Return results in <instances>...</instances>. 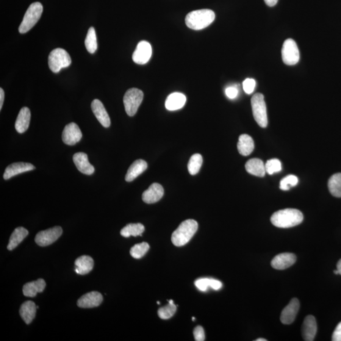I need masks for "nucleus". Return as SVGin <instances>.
<instances>
[{
    "label": "nucleus",
    "instance_id": "f257e3e1",
    "mask_svg": "<svg viewBox=\"0 0 341 341\" xmlns=\"http://www.w3.org/2000/svg\"><path fill=\"white\" fill-rule=\"evenodd\" d=\"M303 221V213L295 209L280 210L274 213L271 218L272 224L279 228L295 227L300 224Z\"/></svg>",
    "mask_w": 341,
    "mask_h": 341
},
{
    "label": "nucleus",
    "instance_id": "f03ea898",
    "mask_svg": "<svg viewBox=\"0 0 341 341\" xmlns=\"http://www.w3.org/2000/svg\"><path fill=\"white\" fill-rule=\"evenodd\" d=\"M215 13L209 9L192 11L186 16L185 23L188 28L199 30L206 28L215 20Z\"/></svg>",
    "mask_w": 341,
    "mask_h": 341
},
{
    "label": "nucleus",
    "instance_id": "7ed1b4c3",
    "mask_svg": "<svg viewBox=\"0 0 341 341\" xmlns=\"http://www.w3.org/2000/svg\"><path fill=\"white\" fill-rule=\"evenodd\" d=\"M198 229V223L195 220L182 222L171 237L172 243L176 246H183L190 242Z\"/></svg>",
    "mask_w": 341,
    "mask_h": 341
},
{
    "label": "nucleus",
    "instance_id": "20e7f679",
    "mask_svg": "<svg viewBox=\"0 0 341 341\" xmlns=\"http://www.w3.org/2000/svg\"><path fill=\"white\" fill-rule=\"evenodd\" d=\"M43 12V7L41 3L35 2L30 5L25 13L23 21L19 26V32L21 34H25L29 31L40 20Z\"/></svg>",
    "mask_w": 341,
    "mask_h": 341
},
{
    "label": "nucleus",
    "instance_id": "39448f33",
    "mask_svg": "<svg viewBox=\"0 0 341 341\" xmlns=\"http://www.w3.org/2000/svg\"><path fill=\"white\" fill-rule=\"evenodd\" d=\"M251 104L255 120L260 127L265 128L268 120L264 96L260 93L255 94L251 99Z\"/></svg>",
    "mask_w": 341,
    "mask_h": 341
},
{
    "label": "nucleus",
    "instance_id": "423d86ee",
    "mask_svg": "<svg viewBox=\"0 0 341 341\" xmlns=\"http://www.w3.org/2000/svg\"><path fill=\"white\" fill-rule=\"evenodd\" d=\"M71 63L70 55L65 49L56 48L50 52L48 65L50 70L53 73H58L62 68L68 67Z\"/></svg>",
    "mask_w": 341,
    "mask_h": 341
},
{
    "label": "nucleus",
    "instance_id": "0eeeda50",
    "mask_svg": "<svg viewBox=\"0 0 341 341\" xmlns=\"http://www.w3.org/2000/svg\"><path fill=\"white\" fill-rule=\"evenodd\" d=\"M143 93L137 88H130L123 97V103L127 115L134 116L143 101Z\"/></svg>",
    "mask_w": 341,
    "mask_h": 341
},
{
    "label": "nucleus",
    "instance_id": "6e6552de",
    "mask_svg": "<svg viewBox=\"0 0 341 341\" xmlns=\"http://www.w3.org/2000/svg\"><path fill=\"white\" fill-rule=\"evenodd\" d=\"M282 61L285 65L297 64L299 60V51L297 44L292 39L285 40L282 48Z\"/></svg>",
    "mask_w": 341,
    "mask_h": 341
},
{
    "label": "nucleus",
    "instance_id": "1a4fd4ad",
    "mask_svg": "<svg viewBox=\"0 0 341 341\" xmlns=\"http://www.w3.org/2000/svg\"><path fill=\"white\" fill-rule=\"evenodd\" d=\"M63 234V229L60 226H55L51 228L39 232L35 237V242L40 246H46L56 242Z\"/></svg>",
    "mask_w": 341,
    "mask_h": 341
},
{
    "label": "nucleus",
    "instance_id": "9d476101",
    "mask_svg": "<svg viewBox=\"0 0 341 341\" xmlns=\"http://www.w3.org/2000/svg\"><path fill=\"white\" fill-rule=\"evenodd\" d=\"M152 52L151 44L146 41H140L133 54V61L137 64L145 65L151 59Z\"/></svg>",
    "mask_w": 341,
    "mask_h": 341
},
{
    "label": "nucleus",
    "instance_id": "9b49d317",
    "mask_svg": "<svg viewBox=\"0 0 341 341\" xmlns=\"http://www.w3.org/2000/svg\"><path fill=\"white\" fill-rule=\"evenodd\" d=\"M82 137L81 130L76 123H70L65 127L62 134V140L66 145L74 146L80 142Z\"/></svg>",
    "mask_w": 341,
    "mask_h": 341
},
{
    "label": "nucleus",
    "instance_id": "f8f14e48",
    "mask_svg": "<svg viewBox=\"0 0 341 341\" xmlns=\"http://www.w3.org/2000/svg\"><path fill=\"white\" fill-rule=\"evenodd\" d=\"M299 301L297 298H293L290 303L282 310L281 321L282 324L288 325L295 321L299 309Z\"/></svg>",
    "mask_w": 341,
    "mask_h": 341
},
{
    "label": "nucleus",
    "instance_id": "ddd939ff",
    "mask_svg": "<svg viewBox=\"0 0 341 341\" xmlns=\"http://www.w3.org/2000/svg\"><path fill=\"white\" fill-rule=\"evenodd\" d=\"M296 261V256L292 253L277 255L272 260L271 265L277 270H284L292 266Z\"/></svg>",
    "mask_w": 341,
    "mask_h": 341
},
{
    "label": "nucleus",
    "instance_id": "4468645a",
    "mask_svg": "<svg viewBox=\"0 0 341 341\" xmlns=\"http://www.w3.org/2000/svg\"><path fill=\"white\" fill-rule=\"evenodd\" d=\"M103 301V297L101 293L93 292L86 293L79 298L77 301V306L82 309H91L99 307Z\"/></svg>",
    "mask_w": 341,
    "mask_h": 341
},
{
    "label": "nucleus",
    "instance_id": "2eb2a0df",
    "mask_svg": "<svg viewBox=\"0 0 341 341\" xmlns=\"http://www.w3.org/2000/svg\"><path fill=\"white\" fill-rule=\"evenodd\" d=\"M91 108L94 115L96 116L99 123L105 128L110 127L111 121L109 115H108L103 104L99 99H94L91 104Z\"/></svg>",
    "mask_w": 341,
    "mask_h": 341
},
{
    "label": "nucleus",
    "instance_id": "dca6fc26",
    "mask_svg": "<svg viewBox=\"0 0 341 341\" xmlns=\"http://www.w3.org/2000/svg\"><path fill=\"white\" fill-rule=\"evenodd\" d=\"M164 188L157 183L152 184L142 194V200L146 204H154L160 201L164 195Z\"/></svg>",
    "mask_w": 341,
    "mask_h": 341
},
{
    "label": "nucleus",
    "instance_id": "f3484780",
    "mask_svg": "<svg viewBox=\"0 0 341 341\" xmlns=\"http://www.w3.org/2000/svg\"><path fill=\"white\" fill-rule=\"evenodd\" d=\"M317 332V324L315 318L312 315H309L304 318L302 326V336L304 340H314Z\"/></svg>",
    "mask_w": 341,
    "mask_h": 341
},
{
    "label": "nucleus",
    "instance_id": "a211bd4d",
    "mask_svg": "<svg viewBox=\"0 0 341 341\" xmlns=\"http://www.w3.org/2000/svg\"><path fill=\"white\" fill-rule=\"evenodd\" d=\"M35 167L32 164L27 163H15L8 166L5 170L4 178L8 180L17 174L25 173V172L34 170Z\"/></svg>",
    "mask_w": 341,
    "mask_h": 341
},
{
    "label": "nucleus",
    "instance_id": "6ab92c4d",
    "mask_svg": "<svg viewBox=\"0 0 341 341\" xmlns=\"http://www.w3.org/2000/svg\"><path fill=\"white\" fill-rule=\"evenodd\" d=\"M75 165L82 173L91 175L94 173V168L88 161L87 155L84 152H78L75 154L73 156Z\"/></svg>",
    "mask_w": 341,
    "mask_h": 341
},
{
    "label": "nucleus",
    "instance_id": "aec40b11",
    "mask_svg": "<svg viewBox=\"0 0 341 341\" xmlns=\"http://www.w3.org/2000/svg\"><path fill=\"white\" fill-rule=\"evenodd\" d=\"M187 98L184 94L174 93L169 95L165 102L166 109L169 111H176L182 109L185 106Z\"/></svg>",
    "mask_w": 341,
    "mask_h": 341
},
{
    "label": "nucleus",
    "instance_id": "412c9836",
    "mask_svg": "<svg viewBox=\"0 0 341 341\" xmlns=\"http://www.w3.org/2000/svg\"><path fill=\"white\" fill-rule=\"evenodd\" d=\"M30 112L28 107H22L19 112L15 121V127L16 132L23 134L29 129L30 121Z\"/></svg>",
    "mask_w": 341,
    "mask_h": 341
},
{
    "label": "nucleus",
    "instance_id": "4be33fe9",
    "mask_svg": "<svg viewBox=\"0 0 341 341\" xmlns=\"http://www.w3.org/2000/svg\"><path fill=\"white\" fill-rule=\"evenodd\" d=\"M148 168V163L142 159H138L130 166L125 176L127 182H131L142 174Z\"/></svg>",
    "mask_w": 341,
    "mask_h": 341
},
{
    "label": "nucleus",
    "instance_id": "5701e85b",
    "mask_svg": "<svg viewBox=\"0 0 341 341\" xmlns=\"http://www.w3.org/2000/svg\"><path fill=\"white\" fill-rule=\"evenodd\" d=\"M46 288V282L43 279L27 282L23 286L24 295L27 297H35L38 293H42Z\"/></svg>",
    "mask_w": 341,
    "mask_h": 341
},
{
    "label": "nucleus",
    "instance_id": "b1692460",
    "mask_svg": "<svg viewBox=\"0 0 341 341\" xmlns=\"http://www.w3.org/2000/svg\"><path fill=\"white\" fill-rule=\"evenodd\" d=\"M75 271L80 275H85L90 273L94 268V260L92 257L83 256L77 258L75 262Z\"/></svg>",
    "mask_w": 341,
    "mask_h": 341
},
{
    "label": "nucleus",
    "instance_id": "393cba45",
    "mask_svg": "<svg viewBox=\"0 0 341 341\" xmlns=\"http://www.w3.org/2000/svg\"><path fill=\"white\" fill-rule=\"evenodd\" d=\"M245 168L248 173L258 177H263L266 173L264 163L262 160L257 158L248 160L246 163Z\"/></svg>",
    "mask_w": 341,
    "mask_h": 341
},
{
    "label": "nucleus",
    "instance_id": "a878e982",
    "mask_svg": "<svg viewBox=\"0 0 341 341\" xmlns=\"http://www.w3.org/2000/svg\"><path fill=\"white\" fill-rule=\"evenodd\" d=\"M238 152L244 156H249L254 151L255 146L253 138L246 134L241 135L238 143Z\"/></svg>",
    "mask_w": 341,
    "mask_h": 341
},
{
    "label": "nucleus",
    "instance_id": "bb28decb",
    "mask_svg": "<svg viewBox=\"0 0 341 341\" xmlns=\"http://www.w3.org/2000/svg\"><path fill=\"white\" fill-rule=\"evenodd\" d=\"M36 310H37V307L32 301H27L22 304L20 315L22 319L27 325H29L34 319Z\"/></svg>",
    "mask_w": 341,
    "mask_h": 341
},
{
    "label": "nucleus",
    "instance_id": "cd10ccee",
    "mask_svg": "<svg viewBox=\"0 0 341 341\" xmlns=\"http://www.w3.org/2000/svg\"><path fill=\"white\" fill-rule=\"evenodd\" d=\"M28 235L29 231L24 227H16L10 238L9 243L7 246L8 250L14 249Z\"/></svg>",
    "mask_w": 341,
    "mask_h": 341
},
{
    "label": "nucleus",
    "instance_id": "c85d7f7f",
    "mask_svg": "<svg viewBox=\"0 0 341 341\" xmlns=\"http://www.w3.org/2000/svg\"><path fill=\"white\" fill-rule=\"evenodd\" d=\"M196 288L201 292H206L209 288L213 290H220L223 287V284L218 280L214 279L202 278L196 280L195 282Z\"/></svg>",
    "mask_w": 341,
    "mask_h": 341
},
{
    "label": "nucleus",
    "instance_id": "c756f323",
    "mask_svg": "<svg viewBox=\"0 0 341 341\" xmlns=\"http://www.w3.org/2000/svg\"><path fill=\"white\" fill-rule=\"evenodd\" d=\"M145 231V227L140 223L129 224L121 230L120 234L122 237L129 238L133 237H138L142 236L143 232Z\"/></svg>",
    "mask_w": 341,
    "mask_h": 341
},
{
    "label": "nucleus",
    "instance_id": "7c9ffc66",
    "mask_svg": "<svg viewBox=\"0 0 341 341\" xmlns=\"http://www.w3.org/2000/svg\"><path fill=\"white\" fill-rule=\"evenodd\" d=\"M328 187L332 195L341 198V173L335 174L330 178Z\"/></svg>",
    "mask_w": 341,
    "mask_h": 341
},
{
    "label": "nucleus",
    "instance_id": "2f4dec72",
    "mask_svg": "<svg viewBox=\"0 0 341 341\" xmlns=\"http://www.w3.org/2000/svg\"><path fill=\"white\" fill-rule=\"evenodd\" d=\"M85 45L87 51L91 54H93L98 49V42L95 29L91 27L88 30L87 36L85 40Z\"/></svg>",
    "mask_w": 341,
    "mask_h": 341
},
{
    "label": "nucleus",
    "instance_id": "473e14b6",
    "mask_svg": "<svg viewBox=\"0 0 341 341\" xmlns=\"http://www.w3.org/2000/svg\"><path fill=\"white\" fill-rule=\"evenodd\" d=\"M203 159L201 154H195L190 157L188 164V170L191 175H195L201 170Z\"/></svg>",
    "mask_w": 341,
    "mask_h": 341
},
{
    "label": "nucleus",
    "instance_id": "72a5a7b5",
    "mask_svg": "<svg viewBox=\"0 0 341 341\" xmlns=\"http://www.w3.org/2000/svg\"><path fill=\"white\" fill-rule=\"evenodd\" d=\"M150 246L148 243L143 242L134 245L130 249V255L134 259H139L142 258L149 251Z\"/></svg>",
    "mask_w": 341,
    "mask_h": 341
},
{
    "label": "nucleus",
    "instance_id": "f704fd0d",
    "mask_svg": "<svg viewBox=\"0 0 341 341\" xmlns=\"http://www.w3.org/2000/svg\"><path fill=\"white\" fill-rule=\"evenodd\" d=\"M176 311V306L174 304L173 301L171 299L169 301L168 306L160 308L158 310V315L161 319L166 320L171 318Z\"/></svg>",
    "mask_w": 341,
    "mask_h": 341
},
{
    "label": "nucleus",
    "instance_id": "c9c22d12",
    "mask_svg": "<svg viewBox=\"0 0 341 341\" xmlns=\"http://www.w3.org/2000/svg\"><path fill=\"white\" fill-rule=\"evenodd\" d=\"M266 173L270 175L282 170V165L281 161L277 159H273L267 160L265 165Z\"/></svg>",
    "mask_w": 341,
    "mask_h": 341
},
{
    "label": "nucleus",
    "instance_id": "e433bc0d",
    "mask_svg": "<svg viewBox=\"0 0 341 341\" xmlns=\"http://www.w3.org/2000/svg\"><path fill=\"white\" fill-rule=\"evenodd\" d=\"M298 184V178L295 175H288L280 182V188L282 190L288 191L291 187H295Z\"/></svg>",
    "mask_w": 341,
    "mask_h": 341
},
{
    "label": "nucleus",
    "instance_id": "4c0bfd02",
    "mask_svg": "<svg viewBox=\"0 0 341 341\" xmlns=\"http://www.w3.org/2000/svg\"><path fill=\"white\" fill-rule=\"evenodd\" d=\"M256 85V80L253 79H246L243 82V90L247 94H251L254 92Z\"/></svg>",
    "mask_w": 341,
    "mask_h": 341
},
{
    "label": "nucleus",
    "instance_id": "58836bf2",
    "mask_svg": "<svg viewBox=\"0 0 341 341\" xmlns=\"http://www.w3.org/2000/svg\"><path fill=\"white\" fill-rule=\"evenodd\" d=\"M193 335L196 341H204L206 340L204 330L202 326L195 327V329H194Z\"/></svg>",
    "mask_w": 341,
    "mask_h": 341
},
{
    "label": "nucleus",
    "instance_id": "ea45409f",
    "mask_svg": "<svg viewBox=\"0 0 341 341\" xmlns=\"http://www.w3.org/2000/svg\"><path fill=\"white\" fill-rule=\"evenodd\" d=\"M225 93L227 98L234 99L237 98L238 94V88L234 87V86H230V87L226 88Z\"/></svg>",
    "mask_w": 341,
    "mask_h": 341
},
{
    "label": "nucleus",
    "instance_id": "a19ab883",
    "mask_svg": "<svg viewBox=\"0 0 341 341\" xmlns=\"http://www.w3.org/2000/svg\"><path fill=\"white\" fill-rule=\"evenodd\" d=\"M332 340L341 341V322H340L335 328L332 335Z\"/></svg>",
    "mask_w": 341,
    "mask_h": 341
},
{
    "label": "nucleus",
    "instance_id": "79ce46f5",
    "mask_svg": "<svg viewBox=\"0 0 341 341\" xmlns=\"http://www.w3.org/2000/svg\"><path fill=\"white\" fill-rule=\"evenodd\" d=\"M5 98L4 91L2 88H0V110L2 109L3 104H4Z\"/></svg>",
    "mask_w": 341,
    "mask_h": 341
},
{
    "label": "nucleus",
    "instance_id": "37998d69",
    "mask_svg": "<svg viewBox=\"0 0 341 341\" xmlns=\"http://www.w3.org/2000/svg\"><path fill=\"white\" fill-rule=\"evenodd\" d=\"M264 1L266 5L271 7L275 6V5L277 4V2H278V0H264Z\"/></svg>",
    "mask_w": 341,
    "mask_h": 341
},
{
    "label": "nucleus",
    "instance_id": "c03bdc74",
    "mask_svg": "<svg viewBox=\"0 0 341 341\" xmlns=\"http://www.w3.org/2000/svg\"><path fill=\"white\" fill-rule=\"evenodd\" d=\"M337 270L339 271L340 275H341V259L338 262L337 264Z\"/></svg>",
    "mask_w": 341,
    "mask_h": 341
},
{
    "label": "nucleus",
    "instance_id": "a18cd8bd",
    "mask_svg": "<svg viewBox=\"0 0 341 341\" xmlns=\"http://www.w3.org/2000/svg\"><path fill=\"white\" fill-rule=\"evenodd\" d=\"M267 339H263V338H259V339H257L256 340V341H267Z\"/></svg>",
    "mask_w": 341,
    "mask_h": 341
},
{
    "label": "nucleus",
    "instance_id": "49530a36",
    "mask_svg": "<svg viewBox=\"0 0 341 341\" xmlns=\"http://www.w3.org/2000/svg\"><path fill=\"white\" fill-rule=\"evenodd\" d=\"M334 274H336V275H337V274H339V271H338L337 270L334 271Z\"/></svg>",
    "mask_w": 341,
    "mask_h": 341
},
{
    "label": "nucleus",
    "instance_id": "de8ad7c7",
    "mask_svg": "<svg viewBox=\"0 0 341 341\" xmlns=\"http://www.w3.org/2000/svg\"><path fill=\"white\" fill-rule=\"evenodd\" d=\"M192 320L195 321V317H192Z\"/></svg>",
    "mask_w": 341,
    "mask_h": 341
},
{
    "label": "nucleus",
    "instance_id": "09e8293b",
    "mask_svg": "<svg viewBox=\"0 0 341 341\" xmlns=\"http://www.w3.org/2000/svg\"><path fill=\"white\" fill-rule=\"evenodd\" d=\"M157 304H160V302H159V301H157Z\"/></svg>",
    "mask_w": 341,
    "mask_h": 341
}]
</instances>
